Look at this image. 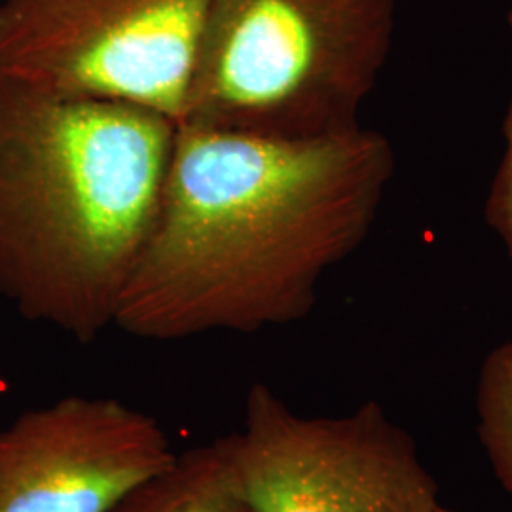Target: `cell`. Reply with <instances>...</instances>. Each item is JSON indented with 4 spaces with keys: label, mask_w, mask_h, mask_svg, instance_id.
<instances>
[{
    "label": "cell",
    "mask_w": 512,
    "mask_h": 512,
    "mask_svg": "<svg viewBox=\"0 0 512 512\" xmlns=\"http://www.w3.org/2000/svg\"><path fill=\"white\" fill-rule=\"evenodd\" d=\"M397 0H207L179 126L311 139L359 128Z\"/></svg>",
    "instance_id": "3"
},
{
    "label": "cell",
    "mask_w": 512,
    "mask_h": 512,
    "mask_svg": "<svg viewBox=\"0 0 512 512\" xmlns=\"http://www.w3.org/2000/svg\"><path fill=\"white\" fill-rule=\"evenodd\" d=\"M226 440L258 512L439 511V484L416 440L376 401L344 416H302L256 382L241 429Z\"/></svg>",
    "instance_id": "5"
},
{
    "label": "cell",
    "mask_w": 512,
    "mask_h": 512,
    "mask_svg": "<svg viewBox=\"0 0 512 512\" xmlns=\"http://www.w3.org/2000/svg\"><path fill=\"white\" fill-rule=\"evenodd\" d=\"M110 512H258L239 484L228 440L175 454L160 473L131 490Z\"/></svg>",
    "instance_id": "7"
},
{
    "label": "cell",
    "mask_w": 512,
    "mask_h": 512,
    "mask_svg": "<svg viewBox=\"0 0 512 512\" xmlns=\"http://www.w3.org/2000/svg\"><path fill=\"white\" fill-rule=\"evenodd\" d=\"M395 169L393 143L363 126L311 139L179 126L114 327L175 342L306 319L370 236Z\"/></svg>",
    "instance_id": "1"
},
{
    "label": "cell",
    "mask_w": 512,
    "mask_h": 512,
    "mask_svg": "<svg viewBox=\"0 0 512 512\" xmlns=\"http://www.w3.org/2000/svg\"><path fill=\"white\" fill-rule=\"evenodd\" d=\"M175 454L147 412L69 395L0 429V512H110Z\"/></svg>",
    "instance_id": "6"
},
{
    "label": "cell",
    "mask_w": 512,
    "mask_h": 512,
    "mask_svg": "<svg viewBox=\"0 0 512 512\" xmlns=\"http://www.w3.org/2000/svg\"><path fill=\"white\" fill-rule=\"evenodd\" d=\"M177 128L0 73V298L78 344L114 327Z\"/></svg>",
    "instance_id": "2"
},
{
    "label": "cell",
    "mask_w": 512,
    "mask_h": 512,
    "mask_svg": "<svg viewBox=\"0 0 512 512\" xmlns=\"http://www.w3.org/2000/svg\"><path fill=\"white\" fill-rule=\"evenodd\" d=\"M507 23L512 42V4L507 12ZM501 131L505 137V152L495 171L494 181L486 198L484 215L488 226L501 238L512 260V97Z\"/></svg>",
    "instance_id": "9"
},
{
    "label": "cell",
    "mask_w": 512,
    "mask_h": 512,
    "mask_svg": "<svg viewBox=\"0 0 512 512\" xmlns=\"http://www.w3.org/2000/svg\"><path fill=\"white\" fill-rule=\"evenodd\" d=\"M437 512H452V511H450V509H444V507H442V505H440L439 511H437Z\"/></svg>",
    "instance_id": "10"
},
{
    "label": "cell",
    "mask_w": 512,
    "mask_h": 512,
    "mask_svg": "<svg viewBox=\"0 0 512 512\" xmlns=\"http://www.w3.org/2000/svg\"><path fill=\"white\" fill-rule=\"evenodd\" d=\"M476 435L499 486L512 497V340L495 346L480 366Z\"/></svg>",
    "instance_id": "8"
},
{
    "label": "cell",
    "mask_w": 512,
    "mask_h": 512,
    "mask_svg": "<svg viewBox=\"0 0 512 512\" xmlns=\"http://www.w3.org/2000/svg\"><path fill=\"white\" fill-rule=\"evenodd\" d=\"M205 14L207 0H0V73L179 126Z\"/></svg>",
    "instance_id": "4"
}]
</instances>
